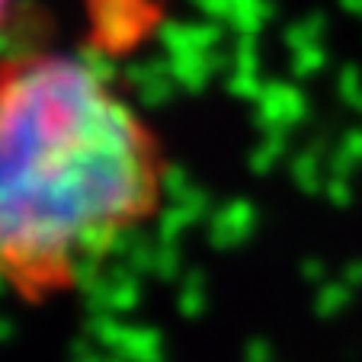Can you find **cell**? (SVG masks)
<instances>
[{
  "label": "cell",
  "mask_w": 362,
  "mask_h": 362,
  "mask_svg": "<svg viewBox=\"0 0 362 362\" xmlns=\"http://www.w3.org/2000/svg\"><path fill=\"white\" fill-rule=\"evenodd\" d=\"M170 158L93 62L58 48L0 58V286L71 295L160 215Z\"/></svg>",
  "instance_id": "cell-1"
},
{
  "label": "cell",
  "mask_w": 362,
  "mask_h": 362,
  "mask_svg": "<svg viewBox=\"0 0 362 362\" xmlns=\"http://www.w3.org/2000/svg\"><path fill=\"white\" fill-rule=\"evenodd\" d=\"M10 13V0H0V26H4V20H7Z\"/></svg>",
  "instance_id": "cell-2"
}]
</instances>
